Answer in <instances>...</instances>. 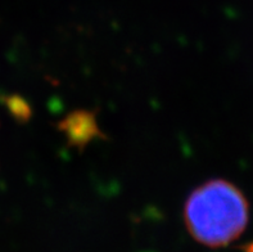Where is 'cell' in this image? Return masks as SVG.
Returning <instances> with one entry per match:
<instances>
[{"mask_svg": "<svg viewBox=\"0 0 253 252\" xmlns=\"http://www.w3.org/2000/svg\"><path fill=\"white\" fill-rule=\"evenodd\" d=\"M246 197L231 183L210 180L189 196L184 219L194 240L209 247L226 246L241 236L248 223Z\"/></svg>", "mask_w": 253, "mask_h": 252, "instance_id": "cell-1", "label": "cell"}]
</instances>
